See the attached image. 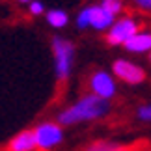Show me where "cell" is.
I'll list each match as a JSON object with an SVG mask.
<instances>
[{
	"mask_svg": "<svg viewBox=\"0 0 151 151\" xmlns=\"http://www.w3.org/2000/svg\"><path fill=\"white\" fill-rule=\"evenodd\" d=\"M110 114V101L101 99L93 93L80 97L78 101L63 108L56 118V123L62 127H73L84 121H97Z\"/></svg>",
	"mask_w": 151,
	"mask_h": 151,
	"instance_id": "obj_1",
	"label": "cell"
},
{
	"mask_svg": "<svg viewBox=\"0 0 151 151\" xmlns=\"http://www.w3.org/2000/svg\"><path fill=\"white\" fill-rule=\"evenodd\" d=\"M52 47V56H54V73L58 80H67L69 75L73 71V62H75V45L73 41L62 37V36H54L50 41Z\"/></svg>",
	"mask_w": 151,
	"mask_h": 151,
	"instance_id": "obj_2",
	"label": "cell"
},
{
	"mask_svg": "<svg viewBox=\"0 0 151 151\" xmlns=\"http://www.w3.org/2000/svg\"><path fill=\"white\" fill-rule=\"evenodd\" d=\"M36 138V147L43 151H52L63 142V127L56 121H41L32 129Z\"/></svg>",
	"mask_w": 151,
	"mask_h": 151,
	"instance_id": "obj_3",
	"label": "cell"
},
{
	"mask_svg": "<svg viewBox=\"0 0 151 151\" xmlns=\"http://www.w3.org/2000/svg\"><path fill=\"white\" fill-rule=\"evenodd\" d=\"M140 30V22L131 15H123V17H116V21L110 24L106 30V43L112 47H123V43L129 37H132L134 34Z\"/></svg>",
	"mask_w": 151,
	"mask_h": 151,
	"instance_id": "obj_4",
	"label": "cell"
},
{
	"mask_svg": "<svg viewBox=\"0 0 151 151\" xmlns=\"http://www.w3.org/2000/svg\"><path fill=\"white\" fill-rule=\"evenodd\" d=\"M112 77L121 80V82H125V84L136 86V84H142L146 80V71H144V67H140L138 63L131 62V60H127V58H118L112 63Z\"/></svg>",
	"mask_w": 151,
	"mask_h": 151,
	"instance_id": "obj_5",
	"label": "cell"
},
{
	"mask_svg": "<svg viewBox=\"0 0 151 151\" xmlns=\"http://www.w3.org/2000/svg\"><path fill=\"white\" fill-rule=\"evenodd\" d=\"M90 91L97 97H101V99H114L116 91H118V84H116V78L112 77V73L108 71H95L93 75L90 77Z\"/></svg>",
	"mask_w": 151,
	"mask_h": 151,
	"instance_id": "obj_6",
	"label": "cell"
},
{
	"mask_svg": "<svg viewBox=\"0 0 151 151\" xmlns=\"http://www.w3.org/2000/svg\"><path fill=\"white\" fill-rule=\"evenodd\" d=\"M123 49L131 54H146L151 50V30H138L123 43Z\"/></svg>",
	"mask_w": 151,
	"mask_h": 151,
	"instance_id": "obj_7",
	"label": "cell"
},
{
	"mask_svg": "<svg viewBox=\"0 0 151 151\" xmlns=\"http://www.w3.org/2000/svg\"><path fill=\"white\" fill-rule=\"evenodd\" d=\"M88 9H90V28H93L97 32H106L110 24L116 21V17L108 13L106 9H103L99 4L88 6Z\"/></svg>",
	"mask_w": 151,
	"mask_h": 151,
	"instance_id": "obj_8",
	"label": "cell"
},
{
	"mask_svg": "<svg viewBox=\"0 0 151 151\" xmlns=\"http://www.w3.org/2000/svg\"><path fill=\"white\" fill-rule=\"evenodd\" d=\"M36 138H34L32 129H24L9 140L8 151H36Z\"/></svg>",
	"mask_w": 151,
	"mask_h": 151,
	"instance_id": "obj_9",
	"label": "cell"
},
{
	"mask_svg": "<svg viewBox=\"0 0 151 151\" xmlns=\"http://www.w3.org/2000/svg\"><path fill=\"white\" fill-rule=\"evenodd\" d=\"M45 19H47V24L54 30H62L69 24V15L63 9H49L45 13Z\"/></svg>",
	"mask_w": 151,
	"mask_h": 151,
	"instance_id": "obj_10",
	"label": "cell"
},
{
	"mask_svg": "<svg viewBox=\"0 0 151 151\" xmlns=\"http://www.w3.org/2000/svg\"><path fill=\"white\" fill-rule=\"evenodd\" d=\"M86 151H127V147L119 146L116 142H106V140H97V142H91Z\"/></svg>",
	"mask_w": 151,
	"mask_h": 151,
	"instance_id": "obj_11",
	"label": "cell"
},
{
	"mask_svg": "<svg viewBox=\"0 0 151 151\" xmlns=\"http://www.w3.org/2000/svg\"><path fill=\"white\" fill-rule=\"evenodd\" d=\"M99 6L103 9H106L108 13H112L114 17H118L121 11H123V0H101Z\"/></svg>",
	"mask_w": 151,
	"mask_h": 151,
	"instance_id": "obj_12",
	"label": "cell"
},
{
	"mask_svg": "<svg viewBox=\"0 0 151 151\" xmlns=\"http://www.w3.org/2000/svg\"><path fill=\"white\" fill-rule=\"evenodd\" d=\"M77 28H80V30L90 28V9H88V6L78 11V15H77Z\"/></svg>",
	"mask_w": 151,
	"mask_h": 151,
	"instance_id": "obj_13",
	"label": "cell"
},
{
	"mask_svg": "<svg viewBox=\"0 0 151 151\" xmlns=\"http://www.w3.org/2000/svg\"><path fill=\"white\" fill-rule=\"evenodd\" d=\"M136 118L144 121V123H151V103H146V104H140L136 110Z\"/></svg>",
	"mask_w": 151,
	"mask_h": 151,
	"instance_id": "obj_14",
	"label": "cell"
},
{
	"mask_svg": "<svg viewBox=\"0 0 151 151\" xmlns=\"http://www.w3.org/2000/svg\"><path fill=\"white\" fill-rule=\"evenodd\" d=\"M28 13L34 15V17H39L45 13V4L41 0H32L30 4H28Z\"/></svg>",
	"mask_w": 151,
	"mask_h": 151,
	"instance_id": "obj_15",
	"label": "cell"
},
{
	"mask_svg": "<svg viewBox=\"0 0 151 151\" xmlns=\"http://www.w3.org/2000/svg\"><path fill=\"white\" fill-rule=\"evenodd\" d=\"M136 8H140L144 11H151V0H132Z\"/></svg>",
	"mask_w": 151,
	"mask_h": 151,
	"instance_id": "obj_16",
	"label": "cell"
},
{
	"mask_svg": "<svg viewBox=\"0 0 151 151\" xmlns=\"http://www.w3.org/2000/svg\"><path fill=\"white\" fill-rule=\"evenodd\" d=\"M17 2H19V4H30L32 0H17Z\"/></svg>",
	"mask_w": 151,
	"mask_h": 151,
	"instance_id": "obj_17",
	"label": "cell"
},
{
	"mask_svg": "<svg viewBox=\"0 0 151 151\" xmlns=\"http://www.w3.org/2000/svg\"><path fill=\"white\" fill-rule=\"evenodd\" d=\"M149 62H151V50H149Z\"/></svg>",
	"mask_w": 151,
	"mask_h": 151,
	"instance_id": "obj_18",
	"label": "cell"
}]
</instances>
